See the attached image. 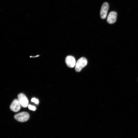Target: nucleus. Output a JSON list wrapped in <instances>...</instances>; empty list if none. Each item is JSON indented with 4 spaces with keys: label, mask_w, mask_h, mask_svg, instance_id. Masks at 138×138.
I'll use <instances>...</instances> for the list:
<instances>
[{
    "label": "nucleus",
    "mask_w": 138,
    "mask_h": 138,
    "mask_svg": "<svg viewBox=\"0 0 138 138\" xmlns=\"http://www.w3.org/2000/svg\"><path fill=\"white\" fill-rule=\"evenodd\" d=\"M87 64V60L85 58L82 57L79 59L76 63L75 69L77 72L80 71Z\"/></svg>",
    "instance_id": "obj_1"
},
{
    "label": "nucleus",
    "mask_w": 138,
    "mask_h": 138,
    "mask_svg": "<svg viewBox=\"0 0 138 138\" xmlns=\"http://www.w3.org/2000/svg\"><path fill=\"white\" fill-rule=\"evenodd\" d=\"M14 117L15 119L19 121L25 122L28 120L29 115L27 112H24L16 114Z\"/></svg>",
    "instance_id": "obj_2"
},
{
    "label": "nucleus",
    "mask_w": 138,
    "mask_h": 138,
    "mask_svg": "<svg viewBox=\"0 0 138 138\" xmlns=\"http://www.w3.org/2000/svg\"><path fill=\"white\" fill-rule=\"evenodd\" d=\"M18 98L21 106L25 108L28 106V100L24 94L22 93L19 94L18 96Z\"/></svg>",
    "instance_id": "obj_3"
},
{
    "label": "nucleus",
    "mask_w": 138,
    "mask_h": 138,
    "mask_svg": "<svg viewBox=\"0 0 138 138\" xmlns=\"http://www.w3.org/2000/svg\"><path fill=\"white\" fill-rule=\"evenodd\" d=\"M109 8V5L107 2L104 3L102 4L100 12V17L101 19H105L106 17Z\"/></svg>",
    "instance_id": "obj_4"
},
{
    "label": "nucleus",
    "mask_w": 138,
    "mask_h": 138,
    "mask_svg": "<svg viewBox=\"0 0 138 138\" xmlns=\"http://www.w3.org/2000/svg\"><path fill=\"white\" fill-rule=\"evenodd\" d=\"M20 104L18 99L13 100L10 106L11 110L14 112H17L19 111L21 108Z\"/></svg>",
    "instance_id": "obj_5"
},
{
    "label": "nucleus",
    "mask_w": 138,
    "mask_h": 138,
    "mask_svg": "<svg viewBox=\"0 0 138 138\" xmlns=\"http://www.w3.org/2000/svg\"><path fill=\"white\" fill-rule=\"evenodd\" d=\"M65 62L67 66L70 68H73L75 66L76 63L74 57L70 55L66 57Z\"/></svg>",
    "instance_id": "obj_6"
},
{
    "label": "nucleus",
    "mask_w": 138,
    "mask_h": 138,
    "mask_svg": "<svg viewBox=\"0 0 138 138\" xmlns=\"http://www.w3.org/2000/svg\"><path fill=\"white\" fill-rule=\"evenodd\" d=\"M117 13L114 11L111 12L109 13L107 18V21L109 24H112L116 20Z\"/></svg>",
    "instance_id": "obj_7"
},
{
    "label": "nucleus",
    "mask_w": 138,
    "mask_h": 138,
    "mask_svg": "<svg viewBox=\"0 0 138 138\" xmlns=\"http://www.w3.org/2000/svg\"><path fill=\"white\" fill-rule=\"evenodd\" d=\"M28 107L29 109L30 110L34 111L36 110V108L34 106L29 105H28Z\"/></svg>",
    "instance_id": "obj_8"
},
{
    "label": "nucleus",
    "mask_w": 138,
    "mask_h": 138,
    "mask_svg": "<svg viewBox=\"0 0 138 138\" xmlns=\"http://www.w3.org/2000/svg\"><path fill=\"white\" fill-rule=\"evenodd\" d=\"M31 101L32 102H34L36 104H38L39 102L38 100L35 98H32L31 99Z\"/></svg>",
    "instance_id": "obj_9"
}]
</instances>
